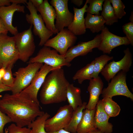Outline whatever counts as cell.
<instances>
[{
  "mask_svg": "<svg viewBox=\"0 0 133 133\" xmlns=\"http://www.w3.org/2000/svg\"><path fill=\"white\" fill-rule=\"evenodd\" d=\"M40 106L20 92L11 94L6 93L0 99V109L8 116L12 122L21 127L29 125L44 112Z\"/></svg>",
  "mask_w": 133,
  "mask_h": 133,
  "instance_id": "1",
  "label": "cell"
},
{
  "mask_svg": "<svg viewBox=\"0 0 133 133\" xmlns=\"http://www.w3.org/2000/svg\"><path fill=\"white\" fill-rule=\"evenodd\" d=\"M69 83L62 67L54 69L46 76L40 93L41 102L44 105L58 103L67 100Z\"/></svg>",
  "mask_w": 133,
  "mask_h": 133,
  "instance_id": "2",
  "label": "cell"
},
{
  "mask_svg": "<svg viewBox=\"0 0 133 133\" xmlns=\"http://www.w3.org/2000/svg\"><path fill=\"white\" fill-rule=\"evenodd\" d=\"M43 65L39 63H30L19 68L13 74L15 77L13 86L11 88L12 94L20 93L27 88Z\"/></svg>",
  "mask_w": 133,
  "mask_h": 133,
  "instance_id": "3",
  "label": "cell"
},
{
  "mask_svg": "<svg viewBox=\"0 0 133 133\" xmlns=\"http://www.w3.org/2000/svg\"><path fill=\"white\" fill-rule=\"evenodd\" d=\"M26 4V7L30 13L29 14L26 15V21L33 26V33L40 39L39 45L41 46H44L53 33L46 28L41 15L38 14L37 9L30 0Z\"/></svg>",
  "mask_w": 133,
  "mask_h": 133,
  "instance_id": "4",
  "label": "cell"
},
{
  "mask_svg": "<svg viewBox=\"0 0 133 133\" xmlns=\"http://www.w3.org/2000/svg\"><path fill=\"white\" fill-rule=\"evenodd\" d=\"M31 25L27 30L18 33L14 36L19 54V59L24 62H27L34 53L35 45Z\"/></svg>",
  "mask_w": 133,
  "mask_h": 133,
  "instance_id": "5",
  "label": "cell"
},
{
  "mask_svg": "<svg viewBox=\"0 0 133 133\" xmlns=\"http://www.w3.org/2000/svg\"><path fill=\"white\" fill-rule=\"evenodd\" d=\"M44 63L48 66L58 68L63 66H71L70 63L66 61L64 55L59 54L54 49L44 46L41 49L36 55L30 58L28 63Z\"/></svg>",
  "mask_w": 133,
  "mask_h": 133,
  "instance_id": "6",
  "label": "cell"
},
{
  "mask_svg": "<svg viewBox=\"0 0 133 133\" xmlns=\"http://www.w3.org/2000/svg\"><path fill=\"white\" fill-rule=\"evenodd\" d=\"M126 73L121 71L111 80L108 86L102 89L101 94L103 98H112L116 96L122 95L133 100V94L130 91L127 84Z\"/></svg>",
  "mask_w": 133,
  "mask_h": 133,
  "instance_id": "7",
  "label": "cell"
},
{
  "mask_svg": "<svg viewBox=\"0 0 133 133\" xmlns=\"http://www.w3.org/2000/svg\"><path fill=\"white\" fill-rule=\"evenodd\" d=\"M19 58L14 36L0 34V64L6 68L10 65H13Z\"/></svg>",
  "mask_w": 133,
  "mask_h": 133,
  "instance_id": "8",
  "label": "cell"
},
{
  "mask_svg": "<svg viewBox=\"0 0 133 133\" xmlns=\"http://www.w3.org/2000/svg\"><path fill=\"white\" fill-rule=\"evenodd\" d=\"M57 33L54 37L48 39L44 46L52 48L60 54L65 55L68 48L75 43L77 37L67 29L64 28Z\"/></svg>",
  "mask_w": 133,
  "mask_h": 133,
  "instance_id": "9",
  "label": "cell"
},
{
  "mask_svg": "<svg viewBox=\"0 0 133 133\" xmlns=\"http://www.w3.org/2000/svg\"><path fill=\"white\" fill-rule=\"evenodd\" d=\"M123 57L118 61L114 60L107 64L101 72V75L108 83L119 72L127 73L130 70L132 64V54L129 48L124 50Z\"/></svg>",
  "mask_w": 133,
  "mask_h": 133,
  "instance_id": "10",
  "label": "cell"
},
{
  "mask_svg": "<svg viewBox=\"0 0 133 133\" xmlns=\"http://www.w3.org/2000/svg\"><path fill=\"white\" fill-rule=\"evenodd\" d=\"M73 111L69 105L60 107L53 117L46 120L45 126L46 132H52L64 129L69 124Z\"/></svg>",
  "mask_w": 133,
  "mask_h": 133,
  "instance_id": "11",
  "label": "cell"
},
{
  "mask_svg": "<svg viewBox=\"0 0 133 133\" xmlns=\"http://www.w3.org/2000/svg\"><path fill=\"white\" fill-rule=\"evenodd\" d=\"M56 69L57 68L46 64H43L35 76L30 84L20 92L28 98L40 104L37 98L39 91L48 74Z\"/></svg>",
  "mask_w": 133,
  "mask_h": 133,
  "instance_id": "12",
  "label": "cell"
},
{
  "mask_svg": "<svg viewBox=\"0 0 133 133\" xmlns=\"http://www.w3.org/2000/svg\"><path fill=\"white\" fill-rule=\"evenodd\" d=\"M68 0H51L50 5L54 8L56 14L55 26L58 32L68 27L72 21L74 14L69 10Z\"/></svg>",
  "mask_w": 133,
  "mask_h": 133,
  "instance_id": "13",
  "label": "cell"
},
{
  "mask_svg": "<svg viewBox=\"0 0 133 133\" xmlns=\"http://www.w3.org/2000/svg\"><path fill=\"white\" fill-rule=\"evenodd\" d=\"M101 31V39L98 48L104 54H110L112 50L116 47L130 44L126 36L121 37L113 34L106 27Z\"/></svg>",
  "mask_w": 133,
  "mask_h": 133,
  "instance_id": "14",
  "label": "cell"
},
{
  "mask_svg": "<svg viewBox=\"0 0 133 133\" xmlns=\"http://www.w3.org/2000/svg\"><path fill=\"white\" fill-rule=\"evenodd\" d=\"M101 39V34L97 35L94 39L86 42H80L76 45L68 49L65 55L66 62L69 63L75 57L87 55L93 51L95 48L99 47Z\"/></svg>",
  "mask_w": 133,
  "mask_h": 133,
  "instance_id": "15",
  "label": "cell"
},
{
  "mask_svg": "<svg viewBox=\"0 0 133 133\" xmlns=\"http://www.w3.org/2000/svg\"><path fill=\"white\" fill-rule=\"evenodd\" d=\"M25 8L23 5L12 3L9 5L0 8V17L8 32L14 36L18 32L17 27L14 26L12 24L14 14L16 12L24 13Z\"/></svg>",
  "mask_w": 133,
  "mask_h": 133,
  "instance_id": "16",
  "label": "cell"
},
{
  "mask_svg": "<svg viewBox=\"0 0 133 133\" xmlns=\"http://www.w3.org/2000/svg\"><path fill=\"white\" fill-rule=\"evenodd\" d=\"M88 0H87L83 6L81 8L73 7L74 17L72 21L67 27V29L75 35L84 34L86 32L84 15L86 12L88 7Z\"/></svg>",
  "mask_w": 133,
  "mask_h": 133,
  "instance_id": "17",
  "label": "cell"
},
{
  "mask_svg": "<svg viewBox=\"0 0 133 133\" xmlns=\"http://www.w3.org/2000/svg\"><path fill=\"white\" fill-rule=\"evenodd\" d=\"M110 117L104 110L102 100H99L96 106L94 117L97 129L103 133H112L113 126L109 122Z\"/></svg>",
  "mask_w": 133,
  "mask_h": 133,
  "instance_id": "18",
  "label": "cell"
},
{
  "mask_svg": "<svg viewBox=\"0 0 133 133\" xmlns=\"http://www.w3.org/2000/svg\"><path fill=\"white\" fill-rule=\"evenodd\" d=\"M37 10L40 13L46 28L53 34L58 33L54 24L56 18L55 10L48 0H44L43 4Z\"/></svg>",
  "mask_w": 133,
  "mask_h": 133,
  "instance_id": "19",
  "label": "cell"
},
{
  "mask_svg": "<svg viewBox=\"0 0 133 133\" xmlns=\"http://www.w3.org/2000/svg\"><path fill=\"white\" fill-rule=\"evenodd\" d=\"M103 86V83L99 76L90 80L87 90L89 93V98L86 109L89 110L96 108L98 101L99 97L101 94Z\"/></svg>",
  "mask_w": 133,
  "mask_h": 133,
  "instance_id": "20",
  "label": "cell"
},
{
  "mask_svg": "<svg viewBox=\"0 0 133 133\" xmlns=\"http://www.w3.org/2000/svg\"><path fill=\"white\" fill-rule=\"evenodd\" d=\"M96 108L92 110L86 109L83 111L81 120L77 128V133H87L98 130L95 123Z\"/></svg>",
  "mask_w": 133,
  "mask_h": 133,
  "instance_id": "21",
  "label": "cell"
},
{
  "mask_svg": "<svg viewBox=\"0 0 133 133\" xmlns=\"http://www.w3.org/2000/svg\"><path fill=\"white\" fill-rule=\"evenodd\" d=\"M85 20L86 29H89L93 33L101 31L105 27V21L101 15H93L87 13Z\"/></svg>",
  "mask_w": 133,
  "mask_h": 133,
  "instance_id": "22",
  "label": "cell"
},
{
  "mask_svg": "<svg viewBox=\"0 0 133 133\" xmlns=\"http://www.w3.org/2000/svg\"><path fill=\"white\" fill-rule=\"evenodd\" d=\"M81 92L80 88L75 86L73 84L69 83L68 85L66 93L67 100L73 111L83 104Z\"/></svg>",
  "mask_w": 133,
  "mask_h": 133,
  "instance_id": "23",
  "label": "cell"
},
{
  "mask_svg": "<svg viewBox=\"0 0 133 133\" xmlns=\"http://www.w3.org/2000/svg\"><path fill=\"white\" fill-rule=\"evenodd\" d=\"M87 102H84L82 104L78 107L73 113L68 125L64 129L71 133H77V126L82 118L83 111L86 108Z\"/></svg>",
  "mask_w": 133,
  "mask_h": 133,
  "instance_id": "24",
  "label": "cell"
},
{
  "mask_svg": "<svg viewBox=\"0 0 133 133\" xmlns=\"http://www.w3.org/2000/svg\"><path fill=\"white\" fill-rule=\"evenodd\" d=\"M94 60L90 63L78 70L72 78L74 81L77 80L78 83L81 84L85 80H90L92 78V75L94 72Z\"/></svg>",
  "mask_w": 133,
  "mask_h": 133,
  "instance_id": "25",
  "label": "cell"
},
{
  "mask_svg": "<svg viewBox=\"0 0 133 133\" xmlns=\"http://www.w3.org/2000/svg\"><path fill=\"white\" fill-rule=\"evenodd\" d=\"M103 7L101 15L108 25H111L118 21L113 8L109 0H105L103 5Z\"/></svg>",
  "mask_w": 133,
  "mask_h": 133,
  "instance_id": "26",
  "label": "cell"
},
{
  "mask_svg": "<svg viewBox=\"0 0 133 133\" xmlns=\"http://www.w3.org/2000/svg\"><path fill=\"white\" fill-rule=\"evenodd\" d=\"M50 116L46 112L37 117L27 126L31 129L30 133H47L45 129V123Z\"/></svg>",
  "mask_w": 133,
  "mask_h": 133,
  "instance_id": "27",
  "label": "cell"
},
{
  "mask_svg": "<svg viewBox=\"0 0 133 133\" xmlns=\"http://www.w3.org/2000/svg\"><path fill=\"white\" fill-rule=\"evenodd\" d=\"M104 109L110 117H115L119 114L121 109L119 105L110 97L103 98L102 100Z\"/></svg>",
  "mask_w": 133,
  "mask_h": 133,
  "instance_id": "28",
  "label": "cell"
},
{
  "mask_svg": "<svg viewBox=\"0 0 133 133\" xmlns=\"http://www.w3.org/2000/svg\"><path fill=\"white\" fill-rule=\"evenodd\" d=\"M113 58V56L105 54L102 55L95 58L94 60V70L92 78L98 77L99 73L101 72L108 62Z\"/></svg>",
  "mask_w": 133,
  "mask_h": 133,
  "instance_id": "29",
  "label": "cell"
},
{
  "mask_svg": "<svg viewBox=\"0 0 133 133\" xmlns=\"http://www.w3.org/2000/svg\"><path fill=\"white\" fill-rule=\"evenodd\" d=\"M104 0H88L89 5L86 8V12L93 15H100L99 12L102 11Z\"/></svg>",
  "mask_w": 133,
  "mask_h": 133,
  "instance_id": "30",
  "label": "cell"
},
{
  "mask_svg": "<svg viewBox=\"0 0 133 133\" xmlns=\"http://www.w3.org/2000/svg\"><path fill=\"white\" fill-rule=\"evenodd\" d=\"M112 4L115 14L118 19L122 18L126 14L125 6L121 0H109Z\"/></svg>",
  "mask_w": 133,
  "mask_h": 133,
  "instance_id": "31",
  "label": "cell"
},
{
  "mask_svg": "<svg viewBox=\"0 0 133 133\" xmlns=\"http://www.w3.org/2000/svg\"><path fill=\"white\" fill-rule=\"evenodd\" d=\"M13 65H10L7 67L4 75L2 79V82L4 85L10 87L13 86L15 78L13 76L12 68Z\"/></svg>",
  "mask_w": 133,
  "mask_h": 133,
  "instance_id": "32",
  "label": "cell"
},
{
  "mask_svg": "<svg viewBox=\"0 0 133 133\" xmlns=\"http://www.w3.org/2000/svg\"><path fill=\"white\" fill-rule=\"evenodd\" d=\"M122 29L130 44L133 46V23L130 22L125 23L122 26Z\"/></svg>",
  "mask_w": 133,
  "mask_h": 133,
  "instance_id": "33",
  "label": "cell"
},
{
  "mask_svg": "<svg viewBox=\"0 0 133 133\" xmlns=\"http://www.w3.org/2000/svg\"><path fill=\"white\" fill-rule=\"evenodd\" d=\"M8 133H30L31 129L26 127H21L12 123L7 128Z\"/></svg>",
  "mask_w": 133,
  "mask_h": 133,
  "instance_id": "34",
  "label": "cell"
},
{
  "mask_svg": "<svg viewBox=\"0 0 133 133\" xmlns=\"http://www.w3.org/2000/svg\"><path fill=\"white\" fill-rule=\"evenodd\" d=\"M12 122L10 118L0 109V133H4L3 129L5 125Z\"/></svg>",
  "mask_w": 133,
  "mask_h": 133,
  "instance_id": "35",
  "label": "cell"
},
{
  "mask_svg": "<svg viewBox=\"0 0 133 133\" xmlns=\"http://www.w3.org/2000/svg\"><path fill=\"white\" fill-rule=\"evenodd\" d=\"M8 32V30L0 17V34L2 33L7 34Z\"/></svg>",
  "mask_w": 133,
  "mask_h": 133,
  "instance_id": "36",
  "label": "cell"
},
{
  "mask_svg": "<svg viewBox=\"0 0 133 133\" xmlns=\"http://www.w3.org/2000/svg\"><path fill=\"white\" fill-rule=\"evenodd\" d=\"M33 6L37 9L43 3V0H30Z\"/></svg>",
  "mask_w": 133,
  "mask_h": 133,
  "instance_id": "37",
  "label": "cell"
},
{
  "mask_svg": "<svg viewBox=\"0 0 133 133\" xmlns=\"http://www.w3.org/2000/svg\"><path fill=\"white\" fill-rule=\"evenodd\" d=\"M6 68L2 66L0 68V85L3 84L2 79L5 73Z\"/></svg>",
  "mask_w": 133,
  "mask_h": 133,
  "instance_id": "38",
  "label": "cell"
},
{
  "mask_svg": "<svg viewBox=\"0 0 133 133\" xmlns=\"http://www.w3.org/2000/svg\"><path fill=\"white\" fill-rule=\"evenodd\" d=\"M11 4L10 0H0V8L5 6H8Z\"/></svg>",
  "mask_w": 133,
  "mask_h": 133,
  "instance_id": "39",
  "label": "cell"
},
{
  "mask_svg": "<svg viewBox=\"0 0 133 133\" xmlns=\"http://www.w3.org/2000/svg\"><path fill=\"white\" fill-rule=\"evenodd\" d=\"M11 3L16 4H26L27 2L26 0H10Z\"/></svg>",
  "mask_w": 133,
  "mask_h": 133,
  "instance_id": "40",
  "label": "cell"
},
{
  "mask_svg": "<svg viewBox=\"0 0 133 133\" xmlns=\"http://www.w3.org/2000/svg\"><path fill=\"white\" fill-rule=\"evenodd\" d=\"M11 88L3 84L0 85V93L1 92L7 91H10Z\"/></svg>",
  "mask_w": 133,
  "mask_h": 133,
  "instance_id": "41",
  "label": "cell"
},
{
  "mask_svg": "<svg viewBox=\"0 0 133 133\" xmlns=\"http://www.w3.org/2000/svg\"><path fill=\"white\" fill-rule=\"evenodd\" d=\"M71 2L78 7H80L83 3V0H71Z\"/></svg>",
  "mask_w": 133,
  "mask_h": 133,
  "instance_id": "42",
  "label": "cell"
},
{
  "mask_svg": "<svg viewBox=\"0 0 133 133\" xmlns=\"http://www.w3.org/2000/svg\"><path fill=\"white\" fill-rule=\"evenodd\" d=\"M47 133H71L67 131L64 129H61L58 131L52 132H47Z\"/></svg>",
  "mask_w": 133,
  "mask_h": 133,
  "instance_id": "43",
  "label": "cell"
},
{
  "mask_svg": "<svg viewBox=\"0 0 133 133\" xmlns=\"http://www.w3.org/2000/svg\"><path fill=\"white\" fill-rule=\"evenodd\" d=\"M129 20L130 22L133 23V11H132L131 13V15L129 18Z\"/></svg>",
  "mask_w": 133,
  "mask_h": 133,
  "instance_id": "44",
  "label": "cell"
},
{
  "mask_svg": "<svg viewBox=\"0 0 133 133\" xmlns=\"http://www.w3.org/2000/svg\"><path fill=\"white\" fill-rule=\"evenodd\" d=\"M87 133H103L100 132L98 130H97L94 131L89 132Z\"/></svg>",
  "mask_w": 133,
  "mask_h": 133,
  "instance_id": "45",
  "label": "cell"
},
{
  "mask_svg": "<svg viewBox=\"0 0 133 133\" xmlns=\"http://www.w3.org/2000/svg\"><path fill=\"white\" fill-rule=\"evenodd\" d=\"M8 131L7 129L6 128L5 130V132L4 133H8Z\"/></svg>",
  "mask_w": 133,
  "mask_h": 133,
  "instance_id": "46",
  "label": "cell"
},
{
  "mask_svg": "<svg viewBox=\"0 0 133 133\" xmlns=\"http://www.w3.org/2000/svg\"><path fill=\"white\" fill-rule=\"evenodd\" d=\"M2 67V66L0 64V68Z\"/></svg>",
  "mask_w": 133,
  "mask_h": 133,
  "instance_id": "47",
  "label": "cell"
}]
</instances>
